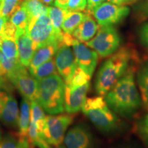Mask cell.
<instances>
[{
  "mask_svg": "<svg viewBox=\"0 0 148 148\" xmlns=\"http://www.w3.org/2000/svg\"><path fill=\"white\" fill-rule=\"evenodd\" d=\"M121 36L113 25L100 26L95 36L86 42L101 58H106L113 54L121 46Z\"/></svg>",
  "mask_w": 148,
  "mask_h": 148,
  "instance_id": "5",
  "label": "cell"
},
{
  "mask_svg": "<svg viewBox=\"0 0 148 148\" xmlns=\"http://www.w3.org/2000/svg\"><path fill=\"white\" fill-rule=\"evenodd\" d=\"M59 47L58 42H50L34 51L29 66V71L36 69L42 64L53 58Z\"/></svg>",
  "mask_w": 148,
  "mask_h": 148,
  "instance_id": "17",
  "label": "cell"
},
{
  "mask_svg": "<svg viewBox=\"0 0 148 148\" xmlns=\"http://www.w3.org/2000/svg\"><path fill=\"white\" fill-rule=\"evenodd\" d=\"M66 11L67 10L66 9L60 8L56 5L48 7V16L51 20L53 31L58 40L59 44L62 42V38H63L64 33L62 32L61 27H62V22H63Z\"/></svg>",
  "mask_w": 148,
  "mask_h": 148,
  "instance_id": "19",
  "label": "cell"
},
{
  "mask_svg": "<svg viewBox=\"0 0 148 148\" xmlns=\"http://www.w3.org/2000/svg\"><path fill=\"white\" fill-rule=\"evenodd\" d=\"M40 1H41L43 3H45L46 5H49L53 4L54 0H40Z\"/></svg>",
  "mask_w": 148,
  "mask_h": 148,
  "instance_id": "39",
  "label": "cell"
},
{
  "mask_svg": "<svg viewBox=\"0 0 148 148\" xmlns=\"http://www.w3.org/2000/svg\"><path fill=\"white\" fill-rule=\"evenodd\" d=\"M1 129H0V140H1Z\"/></svg>",
  "mask_w": 148,
  "mask_h": 148,
  "instance_id": "42",
  "label": "cell"
},
{
  "mask_svg": "<svg viewBox=\"0 0 148 148\" xmlns=\"http://www.w3.org/2000/svg\"><path fill=\"white\" fill-rule=\"evenodd\" d=\"M89 88L90 82L79 86L65 84L64 110L67 113H75L82 109Z\"/></svg>",
  "mask_w": 148,
  "mask_h": 148,
  "instance_id": "12",
  "label": "cell"
},
{
  "mask_svg": "<svg viewBox=\"0 0 148 148\" xmlns=\"http://www.w3.org/2000/svg\"><path fill=\"white\" fill-rule=\"evenodd\" d=\"M136 82L143 108L148 111V60L144 61L137 67Z\"/></svg>",
  "mask_w": 148,
  "mask_h": 148,
  "instance_id": "18",
  "label": "cell"
},
{
  "mask_svg": "<svg viewBox=\"0 0 148 148\" xmlns=\"http://www.w3.org/2000/svg\"><path fill=\"white\" fill-rule=\"evenodd\" d=\"M56 148H64V147H62V146H58V147H56Z\"/></svg>",
  "mask_w": 148,
  "mask_h": 148,
  "instance_id": "43",
  "label": "cell"
},
{
  "mask_svg": "<svg viewBox=\"0 0 148 148\" xmlns=\"http://www.w3.org/2000/svg\"><path fill=\"white\" fill-rule=\"evenodd\" d=\"M2 110H1V121L5 125L9 127H16L18 123V108L16 99L11 93L5 94L2 99Z\"/></svg>",
  "mask_w": 148,
  "mask_h": 148,
  "instance_id": "16",
  "label": "cell"
},
{
  "mask_svg": "<svg viewBox=\"0 0 148 148\" xmlns=\"http://www.w3.org/2000/svg\"><path fill=\"white\" fill-rule=\"evenodd\" d=\"M1 0H0V5H1Z\"/></svg>",
  "mask_w": 148,
  "mask_h": 148,
  "instance_id": "46",
  "label": "cell"
},
{
  "mask_svg": "<svg viewBox=\"0 0 148 148\" xmlns=\"http://www.w3.org/2000/svg\"><path fill=\"white\" fill-rule=\"evenodd\" d=\"M36 101L44 111L50 114H58L64 110L65 82L58 73L37 79Z\"/></svg>",
  "mask_w": 148,
  "mask_h": 148,
  "instance_id": "4",
  "label": "cell"
},
{
  "mask_svg": "<svg viewBox=\"0 0 148 148\" xmlns=\"http://www.w3.org/2000/svg\"><path fill=\"white\" fill-rule=\"evenodd\" d=\"M139 41L145 47H148V21L143 23L138 32Z\"/></svg>",
  "mask_w": 148,
  "mask_h": 148,
  "instance_id": "34",
  "label": "cell"
},
{
  "mask_svg": "<svg viewBox=\"0 0 148 148\" xmlns=\"http://www.w3.org/2000/svg\"><path fill=\"white\" fill-rule=\"evenodd\" d=\"M23 98L29 101L36 100L38 83L37 79L27 71L23 65L8 78Z\"/></svg>",
  "mask_w": 148,
  "mask_h": 148,
  "instance_id": "9",
  "label": "cell"
},
{
  "mask_svg": "<svg viewBox=\"0 0 148 148\" xmlns=\"http://www.w3.org/2000/svg\"><path fill=\"white\" fill-rule=\"evenodd\" d=\"M84 18V12L67 10L61 27L62 32L65 34H72Z\"/></svg>",
  "mask_w": 148,
  "mask_h": 148,
  "instance_id": "21",
  "label": "cell"
},
{
  "mask_svg": "<svg viewBox=\"0 0 148 148\" xmlns=\"http://www.w3.org/2000/svg\"><path fill=\"white\" fill-rule=\"evenodd\" d=\"M0 49L1 53L8 58H18L16 39L12 37L0 35Z\"/></svg>",
  "mask_w": 148,
  "mask_h": 148,
  "instance_id": "22",
  "label": "cell"
},
{
  "mask_svg": "<svg viewBox=\"0 0 148 148\" xmlns=\"http://www.w3.org/2000/svg\"><path fill=\"white\" fill-rule=\"evenodd\" d=\"M144 144H145V145L146 146V147L148 148V141L147 142H145V143H144Z\"/></svg>",
  "mask_w": 148,
  "mask_h": 148,
  "instance_id": "41",
  "label": "cell"
},
{
  "mask_svg": "<svg viewBox=\"0 0 148 148\" xmlns=\"http://www.w3.org/2000/svg\"><path fill=\"white\" fill-rule=\"evenodd\" d=\"M29 72L36 79L45 78L53 74L58 73L53 58H51L45 63L42 64L36 69L29 71Z\"/></svg>",
  "mask_w": 148,
  "mask_h": 148,
  "instance_id": "27",
  "label": "cell"
},
{
  "mask_svg": "<svg viewBox=\"0 0 148 148\" xmlns=\"http://www.w3.org/2000/svg\"><path fill=\"white\" fill-rule=\"evenodd\" d=\"M84 12L85 18L72 34L75 39L81 42H86L91 40L100 27L89 10L86 9Z\"/></svg>",
  "mask_w": 148,
  "mask_h": 148,
  "instance_id": "15",
  "label": "cell"
},
{
  "mask_svg": "<svg viewBox=\"0 0 148 148\" xmlns=\"http://www.w3.org/2000/svg\"><path fill=\"white\" fill-rule=\"evenodd\" d=\"M22 0H1L0 5V16L10 18L14 11L21 6Z\"/></svg>",
  "mask_w": 148,
  "mask_h": 148,
  "instance_id": "29",
  "label": "cell"
},
{
  "mask_svg": "<svg viewBox=\"0 0 148 148\" xmlns=\"http://www.w3.org/2000/svg\"><path fill=\"white\" fill-rule=\"evenodd\" d=\"M2 107H3V104H2V103L0 102V115H1V110H2Z\"/></svg>",
  "mask_w": 148,
  "mask_h": 148,
  "instance_id": "40",
  "label": "cell"
},
{
  "mask_svg": "<svg viewBox=\"0 0 148 148\" xmlns=\"http://www.w3.org/2000/svg\"><path fill=\"white\" fill-rule=\"evenodd\" d=\"M16 39L20 62L25 67H28L34 50L33 48L32 40L29 36L27 28L25 29H16Z\"/></svg>",
  "mask_w": 148,
  "mask_h": 148,
  "instance_id": "14",
  "label": "cell"
},
{
  "mask_svg": "<svg viewBox=\"0 0 148 148\" xmlns=\"http://www.w3.org/2000/svg\"><path fill=\"white\" fill-rule=\"evenodd\" d=\"M73 119L74 116L69 113L46 116L43 135L47 143L56 147L62 145L66 130L71 124Z\"/></svg>",
  "mask_w": 148,
  "mask_h": 148,
  "instance_id": "6",
  "label": "cell"
},
{
  "mask_svg": "<svg viewBox=\"0 0 148 148\" xmlns=\"http://www.w3.org/2000/svg\"><path fill=\"white\" fill-rule=\"evenodd\" d=\"M130 8L110 2H103L91 12L99 26L113 25L123 21L130 14Z\"/></svg>",
  "mask_w": 148,
  "mask_h": 148,
  "instance_id": "8",
  "label": "cell"
},
{
  "mask_svg": "<svg viewBox=\"0 0 148 148\" xmlns=\"http://www.w3.org/2000/svg\"><path fill=\"white\" fill-rule=\"evenodd\" d=\"M82 110L100 132L113 134L121 131V120L108 106L103 96L86 98Z\"/></svg>",
  "mask_w": 148,
  "mask_h": 148,
  "instance_id": "3",
  "label": "cell"
},
{
  "mask_svg": "<svg viewBox=\"0 0 148 148\" xmlns=\"http://www.w3.org/2000/svg\"><path fill=\"white\" fill-rule=\"evenodd\" d=\"M134 63L105 95V101L112 111L125 118H132L141 106V99L135 82Z\"/></svg>",
  "mask_w": 148,
  "mask_h": 148,
  "instance_id": "1",
  "label": "cell"
},
{
  "mask_svg": "<svg viewBox=\"0 0 148 148\" xmlns=\"http://www.w3.org/2000/svg\"><path fill=\"white\" fill-rule=\"evenodd\" d=\"M23 66L19 58H8L1 53L0 60V76L8 78L14 72Z\"/></svg>",
  "mask_w": 148,
  "mask_h": 148,
  "instance_id": "23",
  "label": "cell"
},
{
  "mask_svg": "<svg viewBox=\"0 0 148 148\" xmlns=\"http://www.w3.org/2000/svg\"><path fill=\"white\" fill-rule=\"evenodd\" d=\"M27 30L32 40L34 51L48 42L56 41L59 43L48 14L32 18L29 23Z\"/></svg>",
  "mask_w": 148,
  "mask_h": 148,
  "instance_id": "7",
  "label": "cell"
},
{
  "mask_svg": "<svg viewBox=\"0 0 148 148\" xmlns=\"http://www.w3.org/2000/svg\"><path fill=\"white\" fill-rule=\"evenodd\" d=\"M135 16L138 22H143L148 18V0H142L134 9Z\"/></svg>",
  "mask_w": 148,
  "mask_h": 148,
  "instance_id": "32",
  "label": "cell"
},
{
  "mask_svg": "<svg viewBox=\"0 0 148 148\" xmlns=\"http://www.w3.org/2000/svg\"><path fill=\"white\" fill-rule=\"evenodd\" d=\"M21 5L26 9L30 20L42 14H48V7L40 0H23Z\"/></svg>",
  "mask_w": 148,
  "mask_h": 148,
  "instance_id": "24",
  "label": "cell"
},
{
  "mask_svg": "<svg viewBox=\"0 0 148 148\" xmlns=\"http://www.w3.org/2000/svg\"><path fill=\"white\" fill-rule=\"evenodd\" d=\"M126 148H128V147H126Z\"/></svg>",
  "mask_w": 148,
  "mask_h": 148,
  "instance_id": "47",
  "label": "cell"
},
{
  "mask_svg": "<svg viewBox=\"0 0 148 148\" xmlns=\"http://www.w3.org/2000/svg\"><path fill=\"white\" fill-rule=\"evenodd\" d=\"M1 49H0V60H1Z\"/></svg>",
  "mask_w": 148,
  "mask_h": 148,
  "instance_id": "44",
  "label": "cell"
},
{
  "mask_svg": "<svg viewBox=\"0 0 148 148\" xmlns=\"http://www.w3.org/2000/svg\"><path fill=\"white\" fill-rule=\"evenodd\" d=\"M90 78H91V77L89 76L87 73H85L82 69H81L77 66L76 70H75L70 82L69 84H70L72 86H79V85L90 82Z\"/></svg>",
  "mask_w": 148,
  "mask_h": 148,
  "instance_id": "31",
  "label": "cell"
},
{
  "mask_svg": "<svg viewBox=\"0 0 148 148\" xmlns=\"http://www.w3.org/2000/svg\"><path fill=\"white\" fill-rule=\"evenodd\" d=\"M103 1L104 0H87V7L86 9L91 12L94 8L102 3Z\"/></svg>",
  "mask_w": 148,
  "mask_h": 148,
  "instance_id": "36",
  "label": "cell"
},
{
  "mask_svg": "<svg viewBox=\"0 0 148 148\" xmlns=\"http://www.w3.org/2000/svg\"><path fill=\"white\" fill-rule=\"evenodd\" d=\"M64 143L66 148H95L91 133L82 125H75L69 130Z\"/></svg>",
  "mask_w": 148,
  "mask_h": 148,
  "instance_id": "13",
  "label": "cell"
},
{
  "mask_svg": "<svg viewBox=\"0 0 148 148\" xmlns=\"http://www.w3.org/2000/svg\"><path fill=\"white\" fill-rule=\"evenodd\" d=\"M87 7V0H69L66 10L74 12H84Z\"/></svg>",
  "mask_w": 148,
  "mask_h": 148,
  "instance_id": "33",
  "label": "cell"
},
{
  "mask_svg": "<svg viewBox=\"0 0 148 148\" xmlns=\"http://www.w3.org/2000/svg\"><path fill=\"white\" fill-rule=\"evenodd\" d=\"M9 21L18 29H25L28 27L30 18L26 9L21 5L11 15Z\"/></svg>",
  "mask_w": 148,
  "mask_h": 148,
  "instance_id": "26",
  "label": "cell"
},
{
  "mask_svg": "<svg viewBox=\"0 0 148 148\" xmlns=\"http://www.w3.org/2000/svg\"><path fill=\"white\" fill-rule=\"evenodd\" d=\"M138 61L136 51L131 46L120 47L106 59L98 70L95 81L97 95L105 96L128 68Z\"/></svg>",
  "mask_w": 148,
  "mask_h": 148,
  "instance_id": "2",
  "label": "cell"
},
{
  "mask_svg": "<svg viewBox=\"0 0 148 148\" xmlns=\"http://www.w3.org/2000/svg\"><path fill=\"white\" fill-rule=\"evenodd\" d=\"M28 140L16 134H9L0 140V148H29Z\"/></svg>",
  "mask_w": 148,
  "mask_h": 148,
  "instance_id": "28",
  "label": "cell"
},
{
  "mask_svg": "<svg viewBox=\"0 0 148 148\" xmlns=\"http://www.w3.org/2000/svg\"><path fill=\"white\" fill-rule=\"evenodd\" d=\"M136 132L143 143L148 141V111L136 122Z\"/></svg>",
  "mask_w": 148,
  "mask_h": 148,
  "instance_id": "30",
  "label": "cell"
},
{
  "mask_svg": "<svg viewBox=\"0 0 148 148\" xmlns=\"http://www.w3.org/2000/svg\"><path fill=\"white\" fill-rule=\"evenodd\" d=\"M72 47L77 66L92 77L97 64V53L77 39L73 42Z\"/></svg>",
  "mask_w": 148,
  "mask_h": 148,
  "instance_id": "11",
  "label": "cell"
},
{
  "mask_svg": "<svg viewBox=\"0 0 148 148\" xmlns=\"http://www.w3.org/2000/svg\"><path fill=\"white\" fill-rule=\"evenodd\" d=\"M107 1L108 2L114 3V4L118 5H124V6H126V5L134 4V3H137L140 0H107Z\"/></svg>",
  "mask_w": 148,
  "mask_h": 148,
  "instance_id": "35",
  "label": "cell"
},
{
  "mask_svg": "<svg viewBox=\"0 0 148 148\" xmlns=\"http://www.w3.org/2000/svg\"><path fill=\"white\" fill-rule=\"evenodd\" d=\"M68 2H69V0H54V5L66 9Z\"/></svg>",
  "mask_w": 148,
  "mask_h": 148,
  "instance_id": "37",
  "label": "cell"
},
{
  "mask_svg": "<svg viewBox=\"0 0 148 148\" xmlns=\"http://www.w3.org/2000/svg\"><path fill=\"white\" fill-rule=\"evenodd\" d=\"M30 103V121L34 123L37 128L43 132L46 115L44 110L36 100L29 101Z\"/></svg>",
  "mask_w": 148,
  "mask_h": 148,
  "instance_id": "25",
  "label": "cell"
},
{
  "mask_svg": "<svg viewBox=\"0 0 148 148\" xmlns=\"http://www.w3.org/2000/svg\"><path fill=\"white\" fill-rule=\"evenodd\" d=\"M54 61L58 73L65 84H69L77 68L75 56L71 46L60 43L55 54Z\"/></svg>",
  "mask_w": 148,
  "mask_h": 148,
  "instance_id": "10",
  "label": "cell"
},
{
  "mask_svg": "<svg viewBox=\"0 0 148 148\" xmlns=\"http://www.w3.org/2000/svg\"><path fill=\"white\" fill-rule=\"evenodd\" d=\"M9 20L8 18L7 17H3V16H0V33L1 32V29L3 28V25L6 21H8Z\"/></svg>",
  "mask_w": 148,
  "mask_h": 148,
  "instance_id": "38",
  "label": "cell"
},
{
  "mask_svg": "<svg viewBox=\"0 0 148 148\" xmlns=\"http://www.w3.org/2000/svg\"><path fill=\"white\" fill-rule=\"evenodd\" d=\"M29 121H30V103L27 99L23 98L21 103L19 119H18V132L16 133L21 138H27Z\"/></svg>",
  "mask_w": 148,
  "mask_h": 148,
  "instance_id": "20",
  "label": "cell"
},
{
  "mask_svg": "<svg viewBox=\"0 0 148 148\" xmlns=\"http://www.w3.org/2000/svg\"><path fill=\"white\" fill-rule=\"evenodd\" d=\"M2 92V91H1ZM1 92H0V102H1ZM4 92V91H3Z\"/></svg>",
  "mask_w": 148,
  "mask_h": 148,
  "instance_id": "45",
  "label": "cell"
}]
</instances>
